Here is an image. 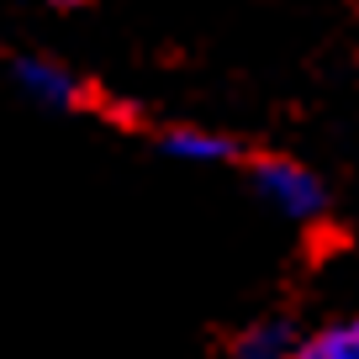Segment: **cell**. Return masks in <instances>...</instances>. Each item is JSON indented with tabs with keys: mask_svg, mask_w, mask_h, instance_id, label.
I'll return each mask as SVG.
<instances>
[{
	"mask_svg": "<svg viewBox=\"0 0 359 359\" xmlns=\"http://www.w3.org/2000/svg\"><path fill=\"white\" fill-rule=\"evenodd\" d=\"M254 191L264 196L285 222H323L327 217V185L317 169L296 164V158H280V154H264L254 158Z\"/></svg>",
	"mask_w": 359,
	"mask_h": 359,
	"instance_id": "cell-1",
	"label": "cell"
},
{
	"mask_svg": "<svg viewBox=\"0 0 359 359\" xmlns=\"http://www.w3.org/2000/svg\"><path fill=\"white\" fill-rule=\"evenodd\" d=\"M296 323H285V317H259V323H248L243 333L233 338V359H291L296 348Z\"/></svg>",
	"mask_w": 359,
	"mask_h": 359,
	"instance_id": "cell-4",
	"label": "cell"
},
{
	"mask_svg": "<svg viewBox=\"0 0 359 359\" xmlns=\"http://www.w3.org/2000/svg\"><path fill=\"white\" fill-rule=\"evenodd\" d=\"M43 6H64V11H69V6H85V0H43Z\"/></svg>",
	"mask_w": 359,
	"mask_h": 359,
	"instance_id": "cell-6",
	"label": "cell"
},
{
	"mask_svg": "<svg viewBox=\"0 0 359 359\" xmlns=\"http://www.w3.org/2000/svg\"><path fill=\"white\" fill-rule=\"evenodd\" d=\"M291 359H359V323L338 317V323H323L312 333H302Z\"/></svg>",
	"mask_w": 359,
	"mask_h": 359,
	"instance_id": "cell-5",
	"label": "cell"
},
{
	"mask_svg": "<svg viewBox=\"0 0 359 359\" xmlns=\"http://www.w3.org/2000/svg\"><path fill=\"white\" fill-rule=\"evenodd\" d=\"M11 79L27 101L48 106V111H74L85 101V85H79L74 69H64L58 58H43V53H22L11 64Z\"/></svg>",
	"mask_w": 359,
	"mask_h": 359,
	"instance_id": "cell-2",
	"label": "cell"
},
{
	"mask_svg": "<svg viewBox=\"0 0 359 359\" xmlns=\"http://www.w3.org/2000/svg\"><path fill=\"white\" fill-rule=\"evenodd\" d=\"M164 154L169 158H180V164H233L243 148L233 143V137H222V133H212V127H169L164 133Z\"/></svg>",
	"mask_w": 359,
	"mask_h": 359,
	"instance_id": "cell-3",
	"label": "cell"
}]
</instances>
